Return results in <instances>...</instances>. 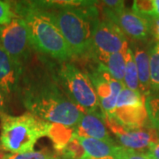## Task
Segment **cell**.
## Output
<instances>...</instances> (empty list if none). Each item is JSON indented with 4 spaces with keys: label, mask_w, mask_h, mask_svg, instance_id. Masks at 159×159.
<instances>
[{
    "label": "cell",
    "mask_w": 159,
    "mask_h": 159,
    "mask_svg": "<svg viewBox=\"0 0 159 159\" xmlns=\"http://www.w3.org/2000/svg\"><path fill=\"white\" fill-rule=\"evenodd\" d=\"M108 20L113 21L126 36L138 43L146 42L151 34V19L133 10L124 8Z\"/></svg>",
    "instance_id": "11"
},
{
    "label": "cell",
    "mask_w": 159,
    "mask_h": 159,
    "mask_svg": "<svg viewBox=\"0 0 159 159\" xmlns=\"http://www.w3.org/2000/svg\"><path fill=\"white\" fill-rule=\"evenodd\" d=\"M159 18V0H152V19Z\"/></svg>",
    "instance_id": "27"
},
{
    "label": "cell",
    "mask_w": 159,
    "mask_h": 159,
    "mask_svg": "<svg viewBox=\"0 0 159 159\" xmlns=\"http://www.w3.org/2000/svg\"><path fill=\"white\" fill-rule=\"evenodd\" d=\"M128 41L122 30L108 19L97 20L92 33L90 57L95 60L118 52H125Z\"/></svg>",
    "instance_id": "7"
},
{
    "label": "cell",
    "mask_w": 159,
    "mask_h": 159,
    "mask_svg": "<svg viewBox=\"0 0 159 159\" xmlns=\"http://www.w3.org/2000/svg\"><path fill=\"white\" fill-rule=\"evenodd\" d=\"M55 74L63 92L81 111L102 112L96 90L87 73L67 61L60 64Z\"/></svg>",
    "instance_id": "5"
},
{
    "label": "cell",
    "mask_w": 159,
    "mask_h": 159,
    "mask_svg": "<svg viewBox=\"0 0 159 159\" xmlns=\"http://www.w3.org/2000/svg\"><path fill=\"white\" fill-rule=\"evenodd\" d=\"M125 52H118L106 57H100L96 61L100 63L114 79L123 83L125 69Z\"/></svg>",
    "instance_id": "16"
},
{
    "label": "cell",
    "mask_w": 159,
    "mask_h": 159,
    "mask_svg": "<svg viewBox=\"0 0 159 159\" xmlns=\"http://www.w3.org/2000/svg\"><path fill=\"white\" fill-rule=\"evenodd\" d=\"M8 107L6 102V97L0 91V117L8 114Z\"/></svg>",
    "instance_id": "25"
},
{
    "label": "cell",
    "mask_w": 159,
    "mask_h": 159,
    "mask_svg": "<svg viewBox=\"0 0 159 159\" xmlns=\"http://www.w3.org/2000/svg\"><path fill=\"white\" fill-rule=\"evenodd\" d=\"M77 138L84 149L85 159H116L119 146L113 141H102L79 135Z\"/></svg>",
    "instance_id": "15"
},
{
    "label": "cell",
    "mask_w": 159,
    "mask_h": 159,
    "mask_svg": "<svg viewBox=\"0 0 159 159\" xmlns=\"http://www.w3.org/2000/svg\"><path fill=\"white\" fill-rule=\"evenodd\" d=\"M146 153L152 159H159V139L149 146Z\"/></svg>",
    "instance_id": "24"
},
{
    "label": "cell",
    "mask_w": 159,
    "mask_h": 159,
    "mask_svg": "<svg viewBox=\"0 0 159 159\" xmlns=\"http://www.w3.org/2000/svg\"><path fill=\"white\" fill-rule=\"evenodd\" d=\"M15 17L12 5L9 2L0 0V26L4 27L8 25Z\"/></svg>",
    "instance_id": "22"
},
{
    "label": "cell",
    "mask_w": 159,
    "mask_h": 159,
    "mask_svg": "<svg viewBox=\"0 0 159 159\" xmlns=\"http://www.w3.org/2000/svg\"><path fill=\"white\" fill-rule=\"evenodd\" d=\"M150 57V89L159 93V42L149 49ZM150 91V92H151Z\"/></svg>",
    "instance_id": "19"
},
{
    "label": "cell",
    "mask_w": 159,
    "mask_h": 159,
    "mask_svg": "<svg viewBox=\"0 0 159 159\" xmlns=\"http://www.w3.org/2000/svg\"><path fill=\"white\" fill-rule=\"evenodd\" d=\"M1 28H2V27H1V26H0V29H1Z\"/></svg>",
    "instance_id": "30"
},
{
    "label": "cell",
    "mask_w": 159,
    "mask_h": 159,
    "mask_svg": "<svg viewBox=\"0 0 159 159\" xmlns=\"http://www.w3.org/2000/svg\"><path fill=\"white\" fill-rule=\"evenodd\" d=\"M123 85L130 90L140 91L138 72L130 45L125 53V69Z\"/></svg>",
    "instance_id": "18"
},
{
    "label": "cell",
    "mask_w": 159,
    "mask_h": 159,
    "mask_svg": "<svg viewBox=\"0 0 159 159\" xmlns=\"http://www.w3.org/2000/svg\"><path fill=\"white\" fill-rule=\"evenodd\" d=\"M87 74L94 86L102 113L111 119L119 94L124 89L123 83L114 79L105 67L98 62Z\"/></svg>",
    "instance_id": "9"
},
{
    "label": "cell",
    "mask_w": 159,
    "mask_h": 159,
    "mask_svg": "<svg viewBox=\"0 0 159 159\" xmlns=\"http://www.w3.org/2000/svg\"><path fill=\"white\" fill-rule=\"evenodd\" d=\"M54 156L44 150H33L19 154H5L0 159H51Z\"/></svg>",
    "instance_id": "21"
},
{
    "label": "cell",
    "mask_w": 159,
    "mask_h": 159,
    "mask_svg": "<svg viewBox=\"0 0 159 159\" xmlns=\"http://www.w3.org/2000/svg\"><path fill=\"white\" fill-rule=\"evenodd\" d=\"M74 127L50 123L47 136L51 138L56 150L62 153L63 150L74 136Z\"/></svg>",
    "instance_id": "17"
},
{
    "label": "cell",
    "mask_w": 159,
    "mask_h": 159,
    "mask_svg": "<svg viewBox=\"0 0 159 159\" xmlns=\"http://www.w3.org/2000/svg\"><path fill=\"white\" fill-rule=\"evenodd\" d=\"M51 159H59V158H58V157H53Z\"/></svg>",
    "instance_id": "28"
},
{
    "label": "cell",
    "mask_w": 159,
    "mask_h": 159,
    "mask_svg": "<svg viewBox=\"0 0 159 159\" xmlns=\"http://www.w3.org/2000/svg\"><path fill=\"white\" fill-rule=\"evenodd\" d=\"M74 129L79 136L109 142L113 141L106 128L104 114L102 112H83Z\"/></svg>",
    "instance_id": "13"
},
{
    "label": "cell",
    "mask_w": 159,
    "mask_h": 159,
    "mask_svg": "<svg viewBox=\"0 0 159 159\" xmlns=\"http://www.w3.org/2000/svg\"><path fill=\"white\" fill-rule=\"evenodd\" d=\"M111 119L127 129L147 126L149 119L146 109V97L140 91L130 90L124 87L119 94Z\"/></svg>",
    "instance_id": "6"
},
{
    "label": "cell",
    "mask_w": 159,
    "mask_h": 159,
    "mask_svg": "<svg viewBox=\"0 0 159 159\" xmlns=\"http://www.w3.org/2000/svg\"><path fill=\"white\" fill-rule=\"evenodd\" d=\"M0 46L21 68L29 61L32 46L29 31L21 18H14L11 23L0 29Z\"/></svg>",
    "instance_id": "8"
},
{
    "label": "cell",
    "mask_w": 159,
    "mask_h": 159,
    "mask_svg": "<svg viewBox=\"0 0 159 159\" xmlns=\"http://www.w3.org/2000/svg\"><path fill=\"white\" fill-rule=\"evenodd\" d=\"M0 147L10 154L33 151L35 143L48 135L50 123L30 112L0 117Z\"/></svg>",
    "instance_id": "4"
},
{
    "label": "cell",
    "mask_w": 159,
    "mask_h": 159,
    "mask_svg": "<svg viewBox=\"0 0 159 159\" xmlns=\"http://www.w3.org/2000/svg\"><path fill=\"white\" fill-rule=\"evenodd\" d=\"M146 109L150 125L155 129L159 127V93L150 92L146 97Z\"/></svg>",
    "instance_id": "20"
},
{
    "label": "cell",
    "mask_w": 159,
    "mask_h": 159,
    "mask_svg": "<svg viewBox=\"0 0 159 159\" xmlns=\"http://www.w3.org/2000/svg\"><path fill=\"white\" fill-rule=\"evenodd\" d=\"M134 59L136 65L140 92L147 97L150 93V57L149 50L141 43H131Z\"/></svg>",
    "instance_id": "14"
},
{
    "label": "cell",
    "mask_w": 159,
    "mask_h": 159,
    "mask_svg": "<svg viewBox=\"0 0 159 159\" xmlns=\"http://www.w3.org/2000/svg\"><path fill=\"white\" fill-rule=\"evenodd\" d=\"M22 70L0 46V91L6 97L19 89Z\"/></svg>",
    "instance_id": "12"
},
{
    "label": "cell",
    "mask_w": 159,
    "mask_h": 159,
    "mask_svg": "<svg viewBox=\"0 0 159 159\" xmlns=\"http://www.w3.org/2000/svg\"><path fill=\"white\" fill-rule=\"evenodd\" d=\"M116 159H152L146 152L136 151L119 146Z\"/></svg>",
    "instance_id": "23"
},
{
    "label": "cell",
    "mask_w": 159,
    "mask_h": 159,
    "mask_svg": "<svg viewBox=\"0 0 159 159\" xmlns=\"http://www.w3.org/2000/svg\"><path fill=\"white\" fill-rule=\"evenodd\" d=\"M13 11L26 23L33 49L60 63L67 62L73 57L60 31L40 1L17 2Z\"/></svg>",
    "instance_id": "3"
},
{
    "label": "cell",
    "mask_w": 159,
    "mask_h": 159,
    "mask_svg": "<svg viewBox=\"0 0 159 159\" xmlns=\"http://www.w3.org/2000/svg\"><path fill=\"white\" fill-rule=\"evenodd\" d=\"M63 159H73V158H69V157H63Z\"/></svg>",
    "instance_id": "29"
},
{
    "label": "cell",
    "mask_w": 159,
    "mask_h": 159,
    "mask_svg": "<svg viewBox=\"0 0 159 159\" xmlns=\"http://www.w3.org/2000/svg\"><path fill=\"white\" fill-rule=\"evenodd\" d=\"M151 34L159 42V18L151 19Z\"/></svg>",
    "instance_id": "26"
},
{
    "label": "cell",
    "mask_w": 159,
    "mask_h": 159,
    "mask_svg": "<svg viewBox=\"0 0 159 159\" xmlns=\"http://www.w3.org/2000/svg\"><path fill=\"white\" fill-rule=\"evenodd\" d=\"M104 119L110 129L113 132L121 144V147L136 151H147L149 146L159 139L157 131L151 125L137 129H127L121 126L113 119L105 116Z\"/></svg>",
    "instance_id": "10"
},
{
    "label": "cell",
    "mask_w": 159,
    "mask_h": 159,
    "mask_svg": "<svg viewBox=\"0 0 159 159\" xmlns=\"http://www.w3.org/2000/svg\"><path fill=\"white\" fill-rule=\"evenodd\" d=\"M22 102L29 112L51 124L74 127L83 114L63 92L53 74L25 82Z\"/></svg>",
    "instance_id": "1"
},
{
    "label": "cell",
    "mask_w": 159,
    "mask_h": 159,
    "mask_svg": "<svg viewBox=\"0 0 159 159\" xmlns=\"http://www.w3.org/2000/svg\"><path fill=\"white\" fill-rule=\"evenodd\" d=\"M48 11L67 43L73 57L90 56L92 33L98 11L93 2L87 7H79L86 2H40Z\"/></svg>",
    "instance_id": "2"
}]
</instances>
